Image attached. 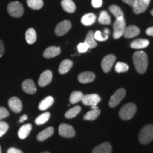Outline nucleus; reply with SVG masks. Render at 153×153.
<instances>
[{"instance_id":"nucleus-1","label":"nucleus","mask_w":153,"mask_h":153,"mask_svg":"<svg viewBox=\"0 0 153 153\" xmlns=\"http://www.w3.org/2000/svg\"><path fill=\"white\" fill-rule=\"evenodd\" d=\"M133 60L136 71L140 74H144L148 65V58L146 53L144 51H137L133 54Z\"/></svg>"},{"instance_id":"nucleus-2","label":"nucleus","mask_w":153,"mask_h":153,"mask_svg":"<svg viewBox=\"0 0 153 153\" xmlns=\"http://www.w3.org/2000/svg\"><path fill=\"white\" fill-rule=\"evenodd\" d=\"M137 107L136 105L133 103H128L122 106L119 111V117L122 120H128L136 114Z\"/></svg>"},{"instance_id":"nucleus-3","label":"nucleus","mask_w":153,"mask_h":153,"mask_svg":"<svg viewBox=\"0 0 153 153\" xmlns=\"http://www.w3.org/2000/svg\"><path fill=\"white\" fill-rule=\"evenodd\" d=\"M139 142L143 145H147L153 140V125L148 124L141 129L138 136Z\"/></svg>"},{"instance_id":"nucleus-4","label":"nucleus","mask_w":153,"mask_h":153,"mask_svg":"<svg viewBox=\"0 0 153 153\" xmlns=\"http://www.w3.org/2000/svg\"><path fill=\"white\" fill-rule=\"evenodd\" d=\"M7 11H8L9 15L14 18H20L24 14V7L19 1H12L9 3L7 7Z\"/></svg>"},{"instance_id":"nucleus-5","label":"nucleus","mask_w":153,"mask_h":153,"mask_svg":"<svg viewBox=\"0 0 153 153\" xmlns=\"http://www.w3.org/2000/svg\"><path fill=\"white\" fill-rule=\"evenodd\" d=\"M101 100V97L97 94H90L84 95L82 97V102L85 106H91V109L98 108L97 106Z\"/></svg>"},{"instance_id":"nucleus-6","label":"nucleus","mask_w":153,"mask_h":153,"mask_svg":"<svg viewBox=\"0 0 153 153\" xmlns=\"http://www.w3.org/2000/svg\"><path fill=\"white\" fill-rule=\"evenodd\" d=\"M126 29V22L124 17L116 19L114 24V33L113 37L115 39H118L123 35Z\"/></svg>"},{"instance_id":"nucleus-7","label":"nucleus","mask_w":153,"mask_h":153,"mask_svg":"<svg viewBox=\"0 0 153 153\" xmlns=\"http://www.w3.org/2000/svg\"><path fill=\"white\" fill-rule=\"evenodd\" d=\"M126 96V90L123 88L118 89L111 97L108 105L111 108H114L120 104V102L124 99Z\"/></svg>"},{"instance_id":"nucleus-8","label":"nucleus","mask_w":153,"mask_h":153,"mask_svg":"<svg viewBox=\"0 0 153 153\" xmlns=\"http://www.w3.org/2000/svg\"><path fill=\"white\" fill-rule=\"evenodd\" d=\"M59 134L60 136L66 138H71L75 135V131L72 126L62 123L59 126Z\"/></svg>"},{"instance_id":"nucleus-9","label":"nucleus","mask_w":153,"mask_h":153,"mask_svg":"<svg viewBox=\"0 0 153 153\" xmlns=\"http://www.w3.org/2000/svg\"><path fill=\"white\" fill-rule=\"evenodd\" d=\"M72 27L71 22L70 21L65 20L59 23L55 28V33L57 36H62L68 33Z\"/></svg>"},{"instance_id":"nucleus-10","label":"nucleus","mask_w":153,"mask_h":153,"mask_svg":"<svg viewBox=\"0 0 153 153\" xmlns=\"http://www.w3.org/2000/svg\"><path fill=\"white\" fill-rule=\"evenodd\" d=\"M116 59V56L111 54L106 55L103 58L101 61V68L105 73H108L111 70Z\"/></svg>"},{"instance_id":"nucleus-11","label":"nucleus","mask_w":153,"mask_h":153,"mask_svg":"<svg viewBox=\"0 0 153 153\" xmlns=\"http://www.w3.org/2000/svg\"><path fill=\"white\" fill-rule=\"evenodd\" d=\"M150 0H136L135 4L133 5V9L135 14H139L145 12L148 9Z\"/></svg>"},{"instance_id":"nucleus-12","label":"nucleus","mask_w":153,"mask_h":153,"mask_svg":"<svg viewBox=\"0 0 153 153\" xmlns=\"http://www.w3.org/2000/svg\"><path fill=\"white\" fill-rule=\"evenodd\" d=\"M53 79V73L51 70H45L40 76L38 79V85L41 87H44L48 85Z\"/></svg>"},{"instance_id":"nucleus-13","label":"nucleus","mask_w":153,"mask_h":153,"mask_svg":"<svg viewBox=\"0 0 153 153\" xmlns=\"http://www.w3.org/2000/svg\"><path fill=\"white\" fill-rule=\"evenodd\" d=\"M8 104L10 109L14 113H20L22 111L23 105L22 101L18 97H13L9 99Z\"/></svg>"},{"instance_id":"nucleus-14","label":"nucleus","mask_w":153,"mask_h":153,"mask_svg":"<svg viewBox=\"0 0 153 153\" xmlns=\"http://www.w3.org/2000/svg\"><path fill=\"white\" fill-rule=\"evenodd\" d=\"M22 87L24 92L28 94H34L37 90L35 83L33 80L30 79H26L23 82Z\"/></svg>"},{"instance_id":"nucleus-15","label":"nucleus","mask_w":153,"mask_h":153,"mask_svg":"<svg viewBox=\"0 0 153 153\" xmlns=\"http://www.w3.org/2000/svg\"><path fill=\"white\" fill-rule=\"evenodd\" d=\"M95 79V74L91 72H82L78 76V81L82 84H87L92 82Z\"/></svg>"},{"instance_id":"nucleus-16","label":"nucleus","mask_w":153,"mask_h":153,"mask_svg":"<svg viewBox=\"0 0 153 153\" xmlns=\"http://www.w3.org/2000/svg\"><path fill=\"white\" fill-rule=\"evenodd\" d=\"M140 32V30L137 26L131 25V26L126 27L125 31H124L123 36L126 38H131L139 35Z\"/></svg>"},{"instance_id":"nucleus-17","label":"nucleus","mask_w":153,"mask_h":153,"mask_svg":"<svg viewBox=\"0 0 153 153\" xmlns=\"http://www.w3.org/2000/svg\"><path fill=\"white\" fill-rule=\"evenodd\" d=\"M61 50L60 47L51 46L45 50L43 53V57L45 58H52L60 54Z\"/></svg>"},{"instance_id":"nucleus-18","label":"nucleus","mask_w":153,"mask_h":153,"mask_svg":"<svg viewBox=\"0 0 153 153\" xmlns=\"http://www.w3.org/2000/svg\"><path fill=\"white\" fill-rule=\"evenodd\" d=\"M111 145L108 142H104L98 146L95 147L92 151V153H111Z\"/></svg>"},{"instance_id":"nucleus-19","label":"nucleus","mask_w":153,"mask_h":153,"mask_svg":"<svg viewBox=\"0 0 153 153\" xmlns=\"http://www.w3.org/2000/svg\"><path fill=\"white\" fill-rule=\"evenodd\" d=\"M54 133V128L53 127H48L47 128L43 130L41 133H39L37 135V140L40 142H43L45 140L51 137Z\"/></svg>"},{"instance_id":"nucleus-20","label":"nucleus","mask_w":153,"mask_h":153,"mask_svg":"<svg viewBox=\"0 0 153 153\" xmlns=\"http://www.w3.org/2000/svg\"><path fill=\"white\" fill-rule=\"evenodd\" d=\"M150 44V41L148 39H143V38H138V39L134 40L131 44V47L134 49H143L148 47Z\"/></svg>"},{"instance_id":"nucleus-21","label":"nucleus","mask_w":153,"mask_h":153,"mask_svg":"<svg viewBox=\"0 0 153 153\" xmlns=\"http://www.w3.org/2000/svg\"><path fill=\"white\" fill-rule=\"evenodd\" d=\"M32 129V125L30 123L25 124L20 128L18 131V135L20 139L26 138L29 135Z\"/></svg>"},{"instance_id":"nucleus-22","label":"nucleus","mask_w":153,"mask_h":153,"mask_svg":"<svg viewBox=\"0 0 153 153\" xmlns=\"http://www.w3.org/2000/svg\"><path fill=\"white\" fill-rule=\"evenodd\" d=\"M53 104H54V98L51 96H48L40 102L39 105H38V108L41 111L47 110Z\"/></svg>"},{"instance_id":"nucleus-23","label":"nucleus","mask_w":153,"mask_h":153,"mask_svg":"<svg viewBox=\"0 0 153 153\" xmlns=\"http://www.w3.org/2000/svg\"><path fill=\"white\" fill-rule=\"evenodd\" d=\"M73 65V62L70 60H65L60 63V67H59V73L60 74H66L67 72L70 70Z\"/></svg>"},{"instance_id":"nucleus-24","label":"nucleus","mask_w":153,"mask_h":153,"mask_svg":"<svg viewBox=\"0 0 153 153\" xmlns=\"http://www.w3.org/2000/svg\"><path fill=\"white\" fill-rule=\"evenodd\" d=\"M61 6L64 11L68 13H73L76 10V6L72 0H62Z\"/></svg>"},{"instance_id":"nucleus-25","label":"nucleus","mask_w":153,"mask_h":153,"mask_svg":"<svg viewBox=\"0 0 153 153\" xmlns=\"http://www.w3.org/2000/svg\"><path fill=\"white\" fill-rule=\"evenodd\" d=\"M96 19H97V17H96L95 14H92V13H89V14L84 15L82 16L81 22L85 26H89L94 24V22H96Z\"/></svg>"},{"instance_id":"nucleus-26","label":"nucleus","mask_w":153,"mask_h":153,"mask_svg":"<svg viewBox=\"0 0 153 153\" xmlns=\"http://www.w3.org/2000/svg\"><path fill=\"white\" fill-rule=\"evenodd\" d=\"M25 37H26V41L28 44L31 45L33 44L36 41L37 39V35H36V30L33 28H29L26 30V34H25Z\"/></svg>"},{"instance_id":"nucleus-27","label":"nucleus","mask_w":153,"mask_h":153,"mask_svg":"<svg viewBox=\"0 0 153 153\" xmlns=\"http://www.w3.org/2000/svg\"><path fill=\"white\" fill-rule=\"evenodd\" d=\"M101 114L100 109L98 108H93L89 112H87L85 116H84V120H94L99 117Z\"/></svg>"},{"instance_id":"nucleus-28","label":"nucleus","mask_w":153,"mask_h":153,"mask_svg":"<svg viewBox=\"0 0 153 153\" xmlns=\"http://www.w3.org/2000/svg\"><path fill=\"white\" fill-rule=\"evenodd\" d=\"M85 43L88 45L89 48H94L97 47V43L94 39V33L92 30H89L88 32L87 35L86 36Z\"/></svg>"},{"instance_id":"nucleus-29","label":"nucleus","mask_w":153,"mask_h":153,"mask_svg":"<svg viewBox=\"0 0 153 153\" xmlns=\"http://www.w3.org/2000/svg\"><path fill=\"white\" fill-rule=\"evenodd\" d=\"M110 30L108 28H105L104 31L101 32L100 30H97L94 33V39L98 41H105L108 38Z\"/></svg>"},{"instance_id":"nucleus-30","label":"nucleus","mask_w":153,"mask_h":153,"mask_svg":"<svg viewBox=\"0 0 153 153\" xmlns=\"http://www.w3.org/2000/svg\"><path fill=\"white\" fill-rule=\"evenodd\" d=\"M83 93L79 91H74L71 94L70 97V102L72 104H75L82 101L83 97Z\"/></svg>"},{"instance_id":"nucleus-31","label":"nucleus","mask_w":153,"mask_h":153,"mask_svg":"<svg viewBox=\"0 0 153 153\" xmlns=\"http://www.w3.org/2000/svg\"><path fill=\"white\" fill-rule=\"evenodd\" d=\"M98 20L101 24L108 25L111 24V17L106 11H101Z\"/></svg>"},{"instance_id":"nucleus-32","label":"nucleus","mask_w":153,"mask_h":153,"mask_svg":"<svg viewBox=\"0 0 153 153\" xmlns=\"http://www.w3.org/2000/svg\"><path fill=\"white\" fill-rule=\"evenodd\" d=\"M81 110H82L81 107L79 106H76L73 107V108L69 109L68 111L65 113V118H69V119H70V118H73L79 114L80 111H81Z\"/></svg>"},{"instance_id":"nucleus-33","label":"nucleus","mask_w":153,"mask_h":153,"mask_svg":"<svg viewBox=\"0 0 153 153\" xmlns=\"http://www.w3.org/2000/svg\"><path fill=\"white\" fill-rule=\"evenodd\" d=\"M27 4L30 9L38 10L43 7V0H27Z\"/></svg>"},{"instance_id":"nucleus-34","label":"nucleus","mask_w":153,"mask_h":153,"mask_svg":"<svg viewBox=\"0 0 153 153\" xmlns=\"http://www.w3.org/2000/svg\"><path fill=\"white\" fill-rule=\"evenodd\" d=\"M109 11L111 13L114 15L116 19L122 18L123 17V13L120 9V7H118L116 5H111L109 7Z\"/></svg>"},{"instance_id":"nucleus-35","label":"nucleus","mask_w":153,"mask_h":153,"mask_svg":"<svg viewBox=\"0 0 153 153\" xmlns=\"http://www.w3.org/2000/svg\"><path fill=\"white\" fill-rule=\"evenodd\" d=\"M50 117H51V114L49 112H45L40 115L38 117L36 118L35 123L37 125H42V124L45 123L48 120H49Z\"/></svg>"},{"instance_id":"nucleus-36","label":"nucleus","mask_w":153,"mask_h":153,"mask_svg":"<svg viewBox=\"0 0 153 153\" xmlns=\"http://www.w3.org/2000/svg\"><path fill=\"white\" fill-rule=\"evenodd\" d=\"M129 67L127 64L124 62H118L116 64L115 66V70L117 73H123V72H126L128 70Z\"/></svg>"},{"instance_id":"nucleus-37","label":"nucleus","mask_w":153,"mask_h":153,"mask_svg":"<svg viewBox=\"0 0 153 153\" xmlns=\"http://www.w3.org/2000/svg\"><path fill=\"white\" fill-rule=\"evenodd\" d=\"M9 126V124L5 121H1L0 120V137H2L4 134L8 131Z\"/></svg>"},{"instance_id":"nucleus-38","label":"nucleus","mask_w":153,"mask_h":153,"mask_svg":"<svg viewBox=\"0 0 153 153\" xmlns=\"http://www.w3.org/2000/svg\"><path fill=\"white\" fill-rule=\"evenodd\" d=\"M9 116V112L4 107H0V120L7 118Z\"/></svg>"},{"instance_id":"nucleus-39","label":"nucleus","mask_w":153,"mask_h":153,"mask_svg":"<svg viewBox=\"0 0 153 153\" xmlns=\"http://www.w3.org/2000/svg\"><path fill=\"white\" fill-rule=\"evenodd\" d=\"M88 49H89V47H88V45L85 43H79L77 45V50L80 53H86L88 51Z\"/></svg>"},{"instance_id":"nucleus-40","label":"nucleus","mask_w":153,"mask_h":153,"mask_svg":"<svg viewBox=\"0 0 153 153\" xmlns=\"http://www.w3.org/2000/svg\"><path fill=\"white\" fill-rule=\"evenodd\" d=\"M102 0H91V4L94 8H99L102 6Z\"/></svg>"},{"instance_id":"nucleus-41","label":"nucleus","mask_w":153,"mask_h":153,"mask_svg":"<svg viewBox=\"0 0 153 153\" xmlns=\"http://www.w3.org/2000/svg\"><path fill=\"white\" fill-rule=\"evenodd\" d=\"M5 53V48L4 45L3 41L1 40H0V57L3 56V55Z\"/></svg>"},{"instance_id":"nucleus-42","label":"nucleus","mask_w":153,"mask_h":153,"mask_svg":"<svg viewBox=\"0 0 153 153\" xmlns=\"http://www.w3.org/2000/svg\"><path fill=\"white\" fill-rule=\"evenodd\" d=\"M7 153H24L22 150L15 148H10L7 150Z\"/></svg>"},{"instance_id":"nucleus-43","label":"nucleus","mask_w":153,"mask_h":153,"mask_svg":"<svg viewBox=\"0 0 153 153\" xmlns=\"http://www.w3.org/2000/svg\"><path fill=\"white\" fill-rule=\"evenodd\" d=\"M122 1H123V2L126 3L127 4H128L129 6H131V7H133V5L135 4V2L136 0H122Z\"/></svg>"},{"instance_id":"nucleus-44","label":"nucleus","mask_w":153,"mask_h":153,"mask_svg":"<svg viewBox=\"0 0 153 153\" xmlns=\"http://www.w3.org/2000/svg\"><path fill=\"white\" fill-rule=\"evenodd\" d=\"M146 34L148 36H153V26H152V27L148 28V29L146 30Z\"/></svg>"},{"instance_id":"nucleus-45","label":"nucleus","mask_w":153,"mask_h":153,"mask_svg":"<svg viewBox=\"0 0 153 153\" xmlns=\"http://www.w3.org/2000/svg\"><path fill=\"white\" fill-rule=\"evenodd\" d=\"M28 119V116L27 115H23L22 116H21L20 119H19V122L20 123H23V122L25 121L26 120Z\"/></svg>"},{"instance_id":"nucleus-46","label":"nucleus","mask_w":153,"mask_h":153,"mask_svg":"<svg viewBox=\"0 0 153 153\" xmlns=\"http://www.w3.org/2000/svg\"><path fill=\"white\" fill-rule=\"evenodd\" d=\"M150 14H151V15H152L153 16V9H152V10L150 11Z\"/></svg>"},{"instance_id":"nucleus-47","label":"nucleus","mask_w":153,"mask_h":153,"mask_svg":"<svg viewBox=\"0 0 153 153\" xmlns=\"http://www.w3.org/2000/svg\"><path fill=\"white\" fill-rule=\"evenodd\" d=\"M41 153H50V152H48V151H45V152H41Z\"/></svg>"},{"instance_id":"nucleus-48","label":"nucleus","mask_w":153,"mask_h":153,"mask_svg":"<svg viewBox=\"0 0 153 153\" xmlns=\"http://www.w3.org/2000/svg\"><path fill=\"white\" fill-rule=\"evenodd\" d=\"M0 153H1V146H0Z\"/></svg>"}]
</instances>
